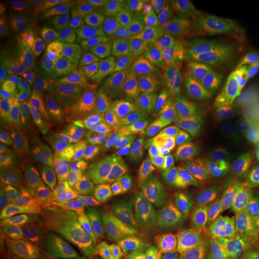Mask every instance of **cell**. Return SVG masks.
<instances>
[{"label":"cell","mask_w":259,"mask_h":259,"mask_svg":"<svg viewBox=\"0 0 259 259\" xmlns=\"http://www.w3.org/2000/svg\"><path fill=\"white\" fill-rule=\"evenodd\" d=\"M209 223L197 213L145 208L128 198L121 233L151 259H186L202 242Z\"/></svg>","instance_id":"obj_1"},{"label":"cell","mask_w":259,"mask_h":259,"mask_svg":"<svg viewBox=\"0 0 259 259\" xmlns=\"http://www.w3.org/2000/svg\"><path fill=\"white\" fill-rule=\"evenodd\" d=\"M2 145L11 151L21 186L56 190L69 174L51 147L44 112L37 116H14L4 122Z\"/></svg>","instance_id":"obj_2"},{"label":"cell","mask_w":259,"mask_h":259,"mask_svg":"<svg viewBox=\"0 0 259 259\" xmlns=\"http://www.w3.org/2000/svg\"><path fill=\"white\" fill-rule=\"evenodd\" d=\"M191 169L183 158L156 139L136 160L128 197L139 199L166 191L185 179Z\"/></svg>","instance_id":"obj_3"},{"label":"cell","mask_w":259,"mask_h":259,"mask_svg":"<svg viewBox=\"0 0 259 259\" xmlns=\"http://www.w3.org/2000/svg\"><path fill=\"white\" fill-rule=\"evenodd\" d=\"M218 199L203 169H194L178 185L153 196L134 200L145 208L193 212L208 222H213L226 212V210L220 208Z\"/></svg>","instance_id":"obj_4"},{"label":"cell","mask_w":259,"mask_h":259,"mask_svg":"<svg viewBox=\"0 0 259 259\" xmlns=\"http://www.w3.org/2000/svg\"><path fill=\"white\" fill-rule=\"evenodd\" d=\"M186 76L191 89L190 103L194 108H199L209 100L259 90L253 66L234 67L211 59Z\"/></svg>","instance_id":"obj_5"},{"label":"cell","mask_w":259,"mask_h":259,"mask_svg":"<svg viewBox=\"0 0 259 259\" xmlns=\"http://www.w3.org/2000/svg\"><path fill=\"white\" fill-rule=\"evenodd\" d=\"M208 124L200 113L189 107L160 108L155 136L191 168L208 135Z\"/></svg>","instance_id":"obj_6"},{"label":"cell","mask_w":259,"mask_h":259,"mask_svg":"<svg viewBox=\"0 0 259 259\" xmlns=\"http://www.w3.org/2000/svg\"><path fill=\"white\" fill-rule=\"evenodd\" d=\"M135 163V158L125 150L112 130L88 162L85 178L89 184L103 186L122 198H130L128 185Z\"/></svg>","instance_id":"obj_7"},{"label":"cell","mask_w":259,"mask_h":259,"mask_svg":"<svg viewBox=\"0 0 259 259\" xmlns=\"http://www.w3.org/2000/svg\"><path fill=\"white\" fill-rule=\"evenodd\" d=\"M183 3L174 2L164 8L148 10L99 34L100 45L107 50L143 38L155 37L174 30Z\"/></svg>","instance_id":"obj_8"},{"label":"cell","mask_w":259,"mask_h":259,"mask_svg":"<svg viewBox=\"0 0 259 259\" xmlns=\"http://www.w3.org/2000/svg\"><path fill=\"white\" fill-rule=\"evenodd\" d=\"M252 22L239 18L218 4L216 0L183 3L177 18V31H184L210 44L233 29Z\"/></svg>","instance_id":"obj_9"},{"label":"cell","mask_w":259,"mask_h":259,"mask_svg":"<svg viewBox=\"0 0 259 259\" xmlns=\"http://www.w3.org/2000/svg\"><path fill=\"white\" fill-rule=\"evenodd\" d=\"M174 30L155 37L143 38L116 48L119 65L145 82L158 71L173 63L176 53Z\"/></svg>","instance_id":"obj_10"},{"label":"cell","mask_w":259,"mask_h":259,"mask_svg":"<svg viewBox=\"0 0 259 259\" xmlns=\"http://www.w3.org/2000/svg\"><path fill=\"white\" fill-rule=\"evenodd\" d=\"M44 121L51 147L69 173H82L88 166V141L77 121L44 108Z\"/></svg>","instance_id":"obj_11"},{"label":"cell","mask_w":259,"mask_h":259,"mask_svg":"<svg viewBox=\"0 0 259 259\" xmlns=\"http://www.w3.org/2000/svg\"><path fill=\"white\" fill-rule=\"evenodd\" d=\"M85 64L87 59L50 84L44 94L46 111L65 114L74 121L79 120L93 92L85 76Z\"/></svg>","instance_id":"obj_12"},{"label":"cell","mask_w":259,"mask_h":259,"mask_svg":"<svg viewBox=\"0 0 259 259\" xmlns=\"http://www.w3.org/2000/svg\"><path fill=\"white\" fill-rule=\"evenodd\" d=\"M127 199L103 186L89 184L83 205L82 228L108 238L120 233Z\"/></svg>","instance_id":"obj_13"},{"label":"cell","mask_w":259,"mask_h":259,"mask_svg":"<svg viewBox=\"0 0 259 259\" xmlns=\"http://www.w3.org/2000/svg\"><path fill=\"white\" fill-rule=\"evenodd\" d=\"M241 215L239 211H226L209 223L202 242L186 259H240Z\"/></svg>","instance_id":"obj_14"},{"label":"cell","mask_w":259,"mask_h":259,"mask_svg":"<svg viewBox=\"0 0 259 259\" xmlns=\"http://www.w3.org/2000/svg\"><path fill=\"white\" fill-rule=\"evenodd\" d=\"M218 63L234 67H251L259 57V30L253 21L216 37L209 44Z\"/></svg>","instance_id":"obj_15"},{"label":"cell","mask_w":259,"mask_h":259,"mask_svg":"<svg viewBox=\"0 0 259 259\" xmlns=\"http://www.w3.org/2000/svg\"><path fill=\"white\" fill-rule=\"evenodd\" d=\"M18 17L23 23L40 31H74L78 28L70 2L31 0L19 3Z\"/></svg>","instance_id":"obj_16"},{"label":"cell","mask_w":259,"mask_h":259,"mask_svg":"<svg viewBox=\"0 0 259 259\" xmlns=\"http://www.w3.org/2000/svg\"><path fill=\"white\" fill-rule=\"evenodd\" d=\"M190 100L187 76L170 64L147 80V93L137 103L158 108H176L186 107Z\"/></svg>","instance_id":"obj_17"},{"label":"cell","mask_w":259,"mask_h":259,"mask_svg":"<svg viewBox=\"0 0 259 259\" xmlns=\"http://www.w3.org/2000/svg\"><path fill=\"white\" fill-rule=\"evenodd\" d=\"M97 82L106 99L119 111L139 102L147 93V82L119 64L103 67Z\"/></svg>","instance_id":"obj_18"},{"label":"cell","mask_w":259,"mask_h":259,"mask_svg":"<svg viewBox=\"0 0 259 259\" xmlns=\"http://www.w3.org/2000/svg\"><path fill=\"white\" fill-rule=\"evenodd\" d=\"M80 46L87 45L76 31L29 30L22 37L19 53L25 66Z\"/></svg>","instance_id":"obj_19"},{"label":"cell","mask_w":259,"mask_h":259,"mask_svg":"<svg viewBox=\"0 0 259 259\" xmlns=\"http://www.w3.org/2000/svg\"><path fill=\"white\" fill-rule=\"evenodd\" d=\"M257 106H259V90H250L209 100L199 107V111L210 127L220 130L225 128L227 122L235 116Z\"/></svg>","instance_id":"obj_20"},{"label":"cell","mask_w":259,"mask_h":259,"mask_svg":"<svg viewBox=\"0 0 259 259\" xmlns=\"http://www.w3.org/2000/svg\"><path fill=\"white\" fill-rule=\"evenodd\" d=\"M251 151L250 145L225 130L209 131L199 149L194 166L197 169H205Z\"/></svg>","instance_id":"obj_21"},{"label":"cell","mask_w":259,"mask_h":259,"mask_svg":"<svg viewBox=\"0 0 259 259\" xmlns=\"http://www.w3.org/2000/svg\"><path fill=\"white\" fill-rule=\"evenodd\" d=\"M114 116L111 102L101 93L92 92L88 97L85 109L77 124L89 144L99 142Z\"/></svg>","instance_id":"obj_22"},{"label":"cell","mask_w":259,"mask_h":259,"mask_svg":"<svg viewBox=\"0 0 259 259\" xmlns=\"http://www.w3.org/2000/svg\"><path fill=\"white\" fill-rule=\"evenodd\" d=\"M250 154L233 157L231 160L215 164L203 169L208 178L210 187L218 198L228 197L233 191L238 189L244 180L246 169H247Z\"/></svg>","instance_id":"obj_23"},{"label":"cell","mask_w":259,"mask_h":259,"mask_svg":"<svg viewBox=\"0 0 259 259\" xmlns=\"http://www.w3.org/2000/svg\"><path fill=\"white\" fill-rule=\"evenodd\" d=\"M208 42L184 31H177V46L173 65L180 72L189 74L211 60Z\"/></svg>","instance_id":"obj_24"},{"label":"cell","mask_w":259,"mask_h":259,"mask_svg":"<svg viewBox=\"0 0 259 259\" xmlns=\"http://www.w3.org/2000/svg\"><path fill=\"white\" fill-rule=\"evenodd\" d=\"M160 108L155 106L135 103L119 112L114 127L141 137H151L156 130Z\"/></svg>","instance_id":"obj_25"},{"label":"cell","mask_w":259,"mask_h":259,"mask_svg":"<svg viewBox=\"0 0 259 259\" xmlns=\"http://www.w3.org/2000/svg\"><path fill=\"white\" fill-rule=\"evenodd\" d=\"M22 58L14 37L0 44V90L3 95L17 93L22 87Z\"/></svg>","instance_id":"obj_26"},{"label":"cell","mask_w":259,"mask_h":259,"mask_svg":"<svg viewBox=\"0 0 259 259\" xmlns=\"http://www.w3.org/2000/svg\"><path fill=\"white\" fill-rule=\"evenodd\" d=\"M259 198V147L252 149L244 180L227 197L236 209H248Z\"/></svg>","instance_id":"obj_27"},{"label":"cell","mask_w":259,"mask_h":259,"mask_svg":"<svg viewBox=\"0 0 259 259\" xmlns=\"http://www.w3.org/2000/svg\"><path fill=\"white\" fill-rule=\"evenodd\" d=\"M73 259H114L108 236L80 228L70 250Z\"/></svg>","instance_id":"obj_28"},{"label":"cell","mask_w":259,"mask_h":259,"mask_svg":"<svg viewBox=\"0 0 259 259\" xmlns=\"http://www.w3.org/2000/svg\"><path fill=\"white\" fill-rule=\"evenodd\" d=\"M2 220L28 235L38 236L42 225V212L23 200H15L5 210Z\"/></svg>","instance_id":"obj_29"},{"label":"cell","mask_w":259,"mask_h":259,"mask_svg":"<svg viewBox=\"0 0 259 259\" xmlns=\"http://www.w3.org/2000/svg\"><path fill=\"white\" fill-rule=\"evenodd\" d=\"M17 170L11 151L6 147L0 150V211L2 216L5 210L15 202L16 193L19 189Z\"/></svg>","instance_id":"obj_30"},{"label":"cell","mask_w":259,"mask_h":259,"mask_svg":"<svg viewBox=\"0 0 259 259\" xmlns=\"http://www.w3.org/2000/svg\"><path fill=\"white\" fill-rule=\"evenodd\" d=\"M89 191V183L82 173H69L56 187L57 196L72 208L78 218L82 219L83 205Z\"/></svg>","instance_id":"obj_31"},{"label":"cell","mask_w":259,"mask_h":259,"mask_svg":"<svg viewBox=\"0 0 259 259\" xmlns=\"http://www.w3.org/2000/svg\"><path fill=\"white\" fill-rule=\"evenodd\" d=\"M78 231L64 227H52L42 221L40 233L37 236V242L45 248L50 257L65 253V250L70 247L72 242L76 241Z\"/></svg>","instance_id":"obj_32"},{"label":"cell","mask_w":259,"mask_h":259,"mask_svg":"<svg viewBox=\"0 0 259 259\" xmlns=\"http://www.w3.org/2000/svg\"><path fill=\"white\" fill-rule=\"evenodd\" d=\"M225 131L250 147H259V106L253 107L227 122Z\"/></svg>","instance_id":"obj_33"},{"label":"cell","mask_w":259,"mask_h":259,"mask_svg":"<svg viewBox=\"0 0 259 259\" xmlns=\"http://www.w3.org/2000/svg\"><path fill=\"white\" fill-rule=\"evenodd\" d=\"M76 216L69 204L53 194L50 205L46 211L42 213V221L52 227H64L78 231Z\"/></svg>","instance_id":"obj_34"},{"label":"cell","mask_w":259,"mask_h":259,"mask_svg":"<svg viewBox=\"0 0 259 259\" xmlns=\"http://www.w3.org/2000/svg\"><path fill=\"white\" fill-rule=\"evenodd\" d=\"M240 259H259V226L253 219L242 227Z\"/></svg>","instance_id":"obj_35"},{"label":"cell","mask_w":259,"mask_h":259,"mask_svg":"<svg viewBox=\"0 0 259 259\" xmlns=\"http://www.w3.org/2000/svg\"><path fill=\"white\" fill-rule=\"evenodd\" d=\"M112 251L114 259H151L130 236L121 232L112 236Z\"/></svg>","instance_id":"obj_36"},{"label":"cell","mask_w":259,"mask_h":259,"mask_svg":"<svg viewBox=\"0 0 259 259\" xmlns=\"http://www.w3.org/2000/svg\"><path fill=\"white\" fill-rule=\"evenodd\" d=\"M113 132H114L118 141L120 142V144L124 147V149L127 153L135 158V161L139 157V155L144 151V149L149 147L151 143H154L156 141V136H151V137H141L138 135L130 134L124 130L113 127Z\"/></svg>","instance_id":"obj_37"},{"label":"cell","mask_w":259,"mask_h":259,"mask_svg":"<svg viewBox=\"0 0 259 259\" xmlns=\"http://www.w3.org/2000/svg\"><path fill=\"white\" fill-rule=\"evenodd\" d=\"M0 241L2 246L9 248H15V250H21L24 246L31 242L37 241L36 236L28 235L25 233L18 231L17 228L12 227L5 220H2V227H0Z\"/></svg>","instance_id":"obj_38"},{"label":"cell","mask_w":259,"mask_h":259,"mask_svg":"<svg viewBox=\"0 0 259 259\" xmlns=\"http://www.w3.org/2000/svg\"><path fill=\"white\" fill-rule=\"evenodd\" d=\"M52 196L53 193L45 191L44 189H38V187L19 186L15 200H23L32 208L44 213L50 205Z\"/></svg>","instance_id":"obj_39"},{"label":"cell","mask_w":259,"mask_h":259,"mask_svg":"<svg viewBox=\"0 0 259 259\" xmlns=\"http://www.w3.org/2000/svg\"><path fill=\"white\" fill-rule=\"evenodd\" d=\"M219 5L239 18L253 21L259 17V0H216Z\"/></svg>","instance_id":"obj_40"},{"label":"cell","mask_w":259,"mask_h":259,"mask_svg":"<svg viewBox=\"0 0 259 259\" xmlns=\"http://www.w3.org/2000/svg\"><path fill=\"white\" fill-rule=\"evenodd\" d=\"M15 28V21L8 8H0V36L2 40L11 37V32Z\"/></svg>","instance_id":"obj_41"},{"label":"cell","mask_w":259,"mask_h":259,"mask_svg":"<svg viewBox=\"0 0 259 259\" xmlns=\"http://www.w3.org/2000/svg\"><path fill=\"white\" fill-rule=\"evenodd\" d=\"M21 253L22 259H47L50 257L37 241L31 242V244L21 248Z\"/></svg>","instance_id":"obj_42"},{"label":"cell","mask_w":259,"mask_h":259,"mask_svg":"<svg viewBox=\"0 0 259 259\" xmlns=\"http://www.w3.org/2000/svg\"><path fill=\"white\" fill-rule=\"evenodd\" d=\"M0 259H22L21 250H15V248L2 246L0 247Z\"/></svg>","instance_id":"obj_43"},{"label":"cell","mask_w":259,"mask_h":259,"mask_svg":"<svg viewBox=\"0 0 259 259\" xmlns=\"http://www.w3.org/2000/svg\"><path fill=\"white\" fill-rule=\"evenodd\" d=\"M52 259H73V258L71 257L70 253H61V254L54 255V257H52Z\"/></svg>","instance_id":"obj_44"},{"label":"cell","mask_w":259,"mask_h":259,"mask_svg":"<svg viewBox=\"0 0 259 259\" xmlns=\"http://www.w3.org/2000/svg\"><path fill=\"white\" fill-rule=\"evenodd\" d=\"M253 70H254V72H255V74H257V77L259 79V57H258L257 61H255V63L253 64Z\"/></svg>","instance_id":"obj_45"},{"label":"cell","mask_w":259,"mask_h":259,"mask_svg":"<svg viewBox=\"0 0 259 259\" xmlns=\"http://www.w3.org/2000/svg\"><path fill=\"white\" fill-rule=\"evenodd\" d=\"M254 220L255 222H257V225L259 226V206H258V209H257V211H255V213H254V216L253 218H252Z\"/></svg>","instance_id":"obj_46"},{"label":"cell","mask_w":259,"mask_h":259,"mask_svg":"<svg viewBox=\"0 0 259 259\" xmlns=\"http://www.w3.org/2000/svg\"><path fill=\"white\" fill-rule=\"evenodd\" d=\"M253 24L255 25V28L259 30V17H257L255 19H253Z\"/></svg>","instance_id":"obj_47"},{"label":"cell","mask_w":259,"mask_h":259,"mask_svg":"<svg viewBox=\"0 0 259 259\" xmlns=\"http://www.w3.org/2000/svg\"><path fill=\"white\" fill-rule=\"evenodd\" d=\"M47 259H52V257H48V258H47Z\"/></svg>","instance_id":"obj_48"}]
</instances>
